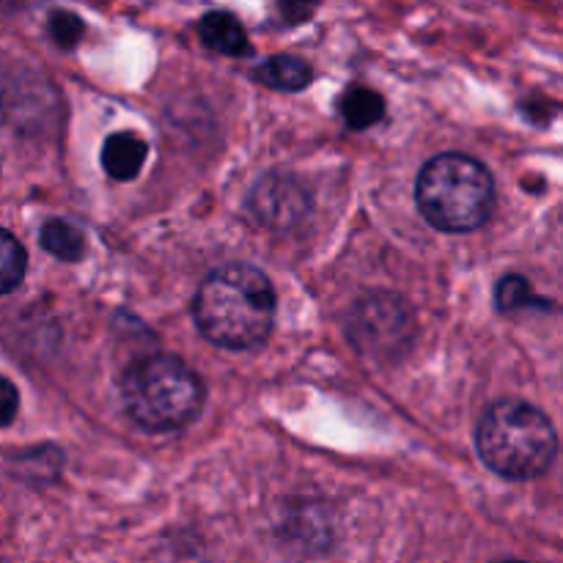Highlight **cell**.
I'll return each instance as SVG.
<instances>
[{
	"label": "cell",
	"mask_w": 563,
	"mask_h": 563,
	"mask_svg": "<svg viewBox=\"0 0 563 563\" xmlns=\"http://www.w3.org/2000/svg\"><path fill=\"white\" fill-rule=\"evenodd\" d=\"M196 324L212 344L253 350L267 341L275 322V289L267 275L247 264L214 269L192 300Z\"/></svg>",
	"instance_id": "6da1fadb"
},
{
	"label": "cell",
	"mask_w": 563,
	"mask_h": 563,
	"mask_svg": "<svg viewBox=\"0 0 563 563\" xmlns=\"http://www.w3.org/2000/svg\"><path fill=\"white\" fill-rule=\"evenodd\" d=\"M478 456L504 478H537L559 454V434L539 407L522 399L495 401L476 429Z\"/></svg>",
	"instance_id": "7a4b0ae2"
},
{
	"label": "cell",
	"mask_w": 563,
	"mask_h": 563,
	"mask_svg": "<svg viewBox=\"0 0 563 563\" xmlns=\"http://www.w3.org/2000/svg\"><path fill=\"white\" fill-rule=\"evenodd\" d=\"M416 201L434 229L449 234L476 231L493 214V176L467 154H438L418 174Z\"/></svg>",
	"instance_id": "3957f363"
},
{
	"label": "cell",
	"mask_w": 563,
	"mask_h": 563,
	"mask_svg": "<svg viewBox=\"0 0 563 563\" xmlns=\"http://www.w3.org/2000/svg\"><path fill=\"white\" fill-rule=\"evenodd\" d=\"M121 399L137 427L148 432H176L201 412L203 383L179 357L152 355L126 368L121 377Z\"/></svg>",
	"instance_id": "277c9868"
},
{
	"label": "cell",
	"mask_w": 563,
	"mask_h": 563,
	"mask_svg": "<svg viewBox=\"0 0 563 563\" xmlns=\"http://www.w3.org/2000/svg\"><path fill=\"white\" fill-rule=\"evenodd\" d=\"M346 333L363 355L374 361H396L410 350L412 335H416V317L401 297L372 291L352 308Z\"/></svg>",
	"instance_id": "5b68a950"
},
{
	"label": "cell",
	"mask_w": 563,
	"mask_h": 563,
	"mask_svg": "<svg viewBox=\"0 0 563 563\" xmlns=\"http://www.w3.org/2000/svg\"><path fill=\"white\" fill-rule=\"evenodd\" d=\"M308 192L295 176L289 174H267L251 196V209L256 214L258 223L269 225V229H291L306 218Z\"/></svg>",
	"instance_id": "8992f818"
},
{
	"label": "cell",
	"mask_w": 563,
	"mask_h": 563,
	"mask_svg": "<svg viewBox=\"0 0 563 563\" xmlns=\"http://www.w3.org/2000/svg\"><path fill=\"white\" fill-rule=\"evenodd\" d=\"M148 146L141 135L135 132H115L104 141L102 146V165L108 176L119 181L135 179L137 170L146 163Z\"/></svg>",
	"instance_id": "52a82bcc"
},
{
	"label": "cell",
	"mask_w": 563,
	"mask_h": 563,
	"mask_svg": "<svg viewBox=\"0 0 563 563\" xmlns=\"http://www.w3.org/2000/svg\"><path fill=\"white\" fill-rule=\"evenodd\" d=\"M198 36L209 49L220 55H245L251 49L247 33L242 22L229 11H209L201 22H198Z\"/></svg>",
	"instance_id": "ba28073f"
},
{
	"label": "cell",
	"mask_w": 563,
	"mask_h": 563,
	"mask_svg": "<svg viewBox=\"0 0 563 563\" xmlns=\"http://www.w3.org/2000/svg\"><path fill=\"white\" fill-rule=\"evenodd\" d=\"M311 66L295 55H275L256 69V80L267 88H275V91H302L311 82Z\"/></svg>",
	"instance_id": "9c48e42d"
},
{
	"label": "cell",
	"mask_w": 563,
	"mask_h": 563,
	"mask_svg": "<svg viewBox=\"0 0 563 563\" xmlns=\"http://www.w3.org/2000/svg\"><path fill=\"white\" fill-rule=\"evenodd\" d=\"M339 110L346 126L366 130V126H374L385 115V99L377 91H372V88H352V91L341 97Z\"/></svg>",
	"instance_id": "30bf717a"
},
{
	"label": "cell",
	"mask_w": 563,
	"mask_h": 563,
	"mask_svg": "<svg viewBox=\"0 0 563 563\" xmlns=\"http://www.w3.org/2000/svg\"><path fill=\"white\" fill-rule=\"evenodd\" d=\"M38 240H42L44 251L64 258V262H77L86 253V236L77 225L66 223V220H47Z\"/></svg>",
	"instance_id": "8fae6325"
},
{
	"label": "cell",
	"mask_w": 563,
	"mask_h": 563,
	"mask_svg": "<svg viewBox=\"0 0 563 563\" xmlns=\"http://www.w3.org/2000/svg\"><path fill=\"white\" fill-rule=\"evenodd\" d=\"M25 247L16 242V236H11L9 231L0 229V295H9L25 278Z\"/></svg>",
	"instance_id": "7c38bea8"
},
{
	"label": "cell",
	"mask_w": 563,
	"mask_h": 563,
	"mask_svg": "<svg viewBox=\"0 0 563 563\" xmlns=\"http://www.w3.org/2000/svg\"><path fill=\"white\" fill-rule=\"evenodd\" d=\"M495 297H498L500 311H515V308H526V306H533V302H542L533 297L531 286H528V280L520 278V275H509V278L500 280Z\"/></svg>",
	"instance_id": "4fadbf2b"
},
{
	"label": "cell",
	"mask_w": 563,
	"mask_h": 563,
	"mask_svg": "<svg viewBox=\"0 0 563 563\" xmlns=\"http://www.w3.org/2000/svg\"><path fill=\"white\" fill-rule=\"evenodd\" d=\"M82 31H86V25H82V20L77 14H71V11H55L53 16H49V36L55 38V44L64 49H71L77 42L82 38Z\"/></svg>",
	"instance_id": "5bb4252c"
},
{
	"label": "cell",
	"mask_w": 563,
	"mask_h": 563,
	"mask_svg": "<svg viewBox=\"0 0 563 563\" xmlns=\"http://www.w3.org/2000/svg\"><path fill=\"white\" fill-rule=\"evenodd\" d=\"M322 0H278V14L284 16L286 25H300L317 14Z\"/></svg>",
	"instance_id": "9a60e30c"
},
{
	"label": "cell",
	"mask_w": 563,
	"mask_h": 563,
	"mask_svg": "<svg viewBox=\"0 0 563 563\" xmlns=\"http://www.w3.org/2000/svg\"><path fill=\"white\" fill-rule=\"evenodd\" d=\"M16 410H20V394L9 379L0 377V429L14 421Z\"/></svg>",
	"instance_id": "2e32d148"
},
{
	"label": "cell",
	"mask_w": 563,
	"mask_h": 563,
	"mask_svg": "<svg viewBox=\"0 0 563 563\" xmlns=\"http://www.w3.org/2000/svg\"><path fill=\"white\" fill-rule=\"evenodd\" d=\"M506 563H520V561H506Z\"/></svg>",
	"instance_id": "e0dca14e"
}]
</instances>
